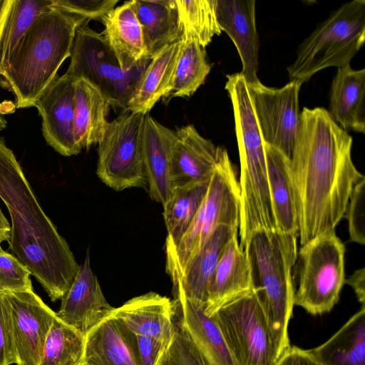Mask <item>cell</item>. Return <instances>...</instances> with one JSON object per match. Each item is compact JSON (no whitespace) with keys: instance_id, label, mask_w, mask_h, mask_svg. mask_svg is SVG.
<instances>
[{"instance_id":"2","label":"cell","mask_w":365,"mask_h":365,"mask_svg":"<svg viewBox=\"0 0 365 365\" xmlns=\"http://www.w3.org/2000/svg\"><path fill=\"white\" fill-rule=\"evenodd\" d=\"M0 197L11 220V254L41 284L52 302L66 294L79 265L68 244L38 203L13 151L0 138Z\"/></svg>"},{"instance_id":"18","label":"cell","mask_w":365,"mask_h":365,"mask_svg":"<svg viewBox=\"0 0 365 365\" xmlns=\"http://www.w3.org/2000/svg\"><path fill=\"white\" fill-rule=\"evenodd\" d=\"M255 0H217L218 24L231 38L240 57V72L248 85L257 77L259 41L256 26Z\"/></svg>"},{"instance_id":"32","label":"cell","mask_w":365,"mask_h":365,"mask_svg":"<svg viewBox=\"0 0 365 365\" xmlns=\"http://www.w3.org/2000/svg\"><path fill=\"white\" fill-rule=\"evenodd\" d=\"M210 180L173 189L163 205L168 236L165 250L175 248L189 229L207 193Z\"/></svg>"},{"instance_id":"38","label":"cell","mask_w":365,"mask_h":365,"mask_svg":"<svg viewBox=\"0 0 365 365\" xmlns=\"http://www.w3.org/2000/svg\"><path fill=\"white\" fill-rule=\"evenodd\" d=\"M118 0H53L54 6L87 21L101 19L115 7Z\"/></svg>"},{"instance_id":"22","label":"cell","mask_w":365,"mask_h":365,"mask_svg":"<svg viewBox=\"0 0 365 365\" xmlns=\"http://www.w3.org/2000/svg\"><path fill=\"white\" fill-rule=\"evenodd\" d=\"M237 236H233L225 246L212 277L205 309L208 316L253 288L250 262Z\"/></svg>"},{"instance_id":"44","label":"cell","mask_w":365,"mask_h":365,"mask_svg":"<svg viewBox=\"0 0 365 365\" xmlns=\"http://www.w3.org/2000/svg\"><path fill=\"white\" fill-rule=\"evenodd\" d=\"M6 125H7L6 120L0 112V132L1 130H3L6 127Z\"/></svg>"},{"instance_id":"37","label":"cell","mask_w":365,"mask_h":365,"mask_svg":"<svg viewBox=\"0 0 365 365\" xmlns=\"http://www.w3.org/2000/svg\"><path fill=\"white\" fill-rule=\"evenodd\" d=\"M364 200L365 178L354 187L344 215L348 222L349 240L359 245L365 243Z\"/></svg>"},{"instance_id":"40","label":"cell","mask_w":365,"mask_h":365,"mask_svg":"<svg viewBox=\"0 0 365 365\" xmlns=\"http://www.w3.org/2000/svg\"><path fill=\"white\" fill-rule=\"evenodd\" d=\"M135 336L141 365H160L169 346L152 337Z\"/></svg>"},{"instance_id":"41","label":"cell","mask_w":365,"mask_h":365,"mask_svg":"<svg viewBox=\"0 0 365 365\" xmlns=\"http://www.w3.org/2000/svg\"><path fill=\"white\" fill-rule=\"evenodd\" d=\"M275 365H322L308 350L289 346L278 359Z\"/></svg>"},{"instance_id":"24","label":"cell","mask_w":365,"mask_h":365,"mask_svg":"<svg viewBox=\"0 0 365 365\" xmlns=\"http://www.w3.org/2000/svg\"><path fill=\"white\" fill-rule=\"evenodd\" d=\"M173 130L155 120L144 116L143 156L150 197L163 205L171 195L169 178L170 152L175 139Z\"/></svg>"},{"instance_id":"12","label":"cell","mask_w":365,"mask_h":365,"mask_svg":"<svg viewBox=\"0 0 365 365\" xmlns=\"http://www.w3.org/2000/svg\"><path fill=\"white\" fill-rule=\"evenodd\" d=\"M225 89L231 99L240 161V182L255 188L268 179L264 142L253 110L247 83L241 74L226 76Z\"/></svg>"},{"instance_id":"28","label":"cell","mask_w":365,"mask_h":365,"mask_svg":"<svg viewBox=\"0 0 365 365\" xmlns=\"http://www.w3.org/2000/svg\"><path fill=\"white\" fill-rule=\"evenodd\" d=\"M272 213L276 230L299 236V225L290 175L289 159L264 143Z\"/></svg>"},{"instance_id":"34","label":"cell","mask_w":365,"mask_h":365,"mask_svg":"<svg viewBox=\"0 0 365 365\" xmlns=\"http://www.w3.org/2000/svg\"><path fill=\"white\" fill-rule=\"evenodd\" d=\"M180 38L205 48L222 30L216 16L217 0H175Z\"/></svg>"},{"instance_id":"26","label":"cell","mask_w":365,"mask_h":365,"mask_svg":"<svg viewBox=\"0 0 365 365\" xmlns=\"http://www.w3.org/2000/svg\"><path fill=\"white\" fill-rule=\"evenodd\" d=\"M110 108L96 86L83 78L75 79L73 135L80 151L102 140L109 125Z\"/></svg>"},{"instance_id":"4","label":"cell","mask_w":365,"mask_h":365,"mask_svg":"<svg viewBox=\"0 0 365 365\" xmlns=\"http://www.w3.org/2000/svg\"><path fill=\"white\" fill-rule=\"evenodd\" d=\"M297 237L276 230H261L252 233L243 248L277 360L290 346L288 325L294 305L293 269L297 259Z\"/></svg>"},{"instance_id":"43","label":"cell","mask_w":365,"mask_h":365,"mask_svg":"<svg viewBox=\"0 0 365 365\" xmlns=\"http://www.w3.org/2000/svg\"><path fill=\"white\" fill-rule=\"evenodd\" d=\"M11 227L0 209V247L1 242L10 241Z\"/></svg>"},{"instance_id":"16","label":"cell","mask_w":365,"mask_h":365,"mask_svg":"<svg viewBox=\"0 0 365 365\" xmlns=\"http://www.w3.org/2000/svg\"><path fill=\"white\" fill-rule=\"evenodd\" d=\"M176 327L189 340L207 365H235L222 333L205 306L187 299L175 290Z\"/></svg>"},{"instance_id":"10","label":"cell","mask_w":365,"mask_h":365,"mask_svg":"<svg viewBox=\"0 0 365 365\" xmlns=\"http://www.w3.org/2000/svg\"><path fill=\"white\" fill-rule=\"evenodd\" d=\"M144 116L130 112L120 115L109 122L98 143L97 175L115 191L148 189L143 156Z\"/></svg>"},{"instance_id":"19","label":"cell","mask_w":365,"mask_h":365,"mask_svg":"<svg viewBox=\"0 0 365 365\" xmlns=\"http://www.w3.org/2000/svg\"><path fill=\"white\" fill-rule=\"evenodd\" d=\"M113 314L135 335L152 337L168 346L176 331L173 302L155 292L129 299L115 308Z\"/></svg>"},{"instance_id":"20","label":"cell","mask_w":365,"mask_h":365,"mask_svg":"<svg viewBox=\"0 0 365 365\" xmlns=\"http://www.w3.org/2000/svg\"><path fill=\"white\" fill-rule=\"evenodd\" d=\"M83 365H141L135 334L112 313L85 336Z\"/></svg>"},{"instance_id":"6","label":"cell","mask_w":365,"mask_h":365,"mask_svg":"<svg viewBox=\"0 0 365 365\" xmlns=\"http://www.w3.org/2000/svg\"><path fill=\"white\" fill-rule=\"evenodd\" d=\"M240 187L236 170L225 148L218 146L217 163L203 202L187 231L175 248L165 250L166 271L174 284L190 259L219 226H240Z\"/></svg>"},{"instance_id":"29","label":"cell","mask_w":365,"mask_h":365,"mask_svg":"<svg viewBox=\"0 0 365 365\" xmlns=\"http://www.w3.org/2000/svg\"><path fill=\"white\" fill-rule=\"evenodd\" d=\"M308 351L322 365H365V307L327 341Z\"/></svg>"},{"instance_id":"42","label":"cell","mask_w":365,"mask_h":365,"mask_svg":"<svg viewBox=\"0 0 365 365\" xmlns=\"http://www.w3.org/2000/svg\"><path fill=\"white\" fill-rule=\"evenodd\" d=\"M345 284L353 289L361 307H365V269L363 267L356 270L348 279H345Z\"/></svg>"},{"instance_id":"13","label":"cell","mask_w":365,"mask_h":365,"mask_svg":"<svg viewBox=\"0 0 365 365\" xmlns=\"http://www.w3.org/2000/svg\"><path fill=\"white\" fill-rule=\"evenodd\" d=\"M4 294L11 318L17 365H39L56 312L34 291Z\"/></svg>"},{"instance_id":"11","label":"cell","mask_w":365,"mask_h":365,"mask_svg":"<svg viewBox=\"0 0 365 365\" xmlns=\"http://www.w3.org/2000/svg\"><path fill=\"white\" fill-rule=\"evenodd\" d=\"M302 83L290 81L282 88L268 87L260 81L248 86L257 122L264 143L292 155L300 122L299 93Z\"/></svg>"},{"instance_id":"15","label":"cell","mask_w":365,"mask_h":365,"mask_svg":"<svg viewBox=\"0 0 365 365\" xmlns=\"http://www.w3.org/2000/svg\"><path fill=\"white\" fill-rule=\"evenodd\" d=\"M115 307L107 302L90 264L89 252L79 265L71 287L61 298L57 317L83 335L110 315Z\"/></svg>"},{"instance_id":"8","label":"cell","mask_w":365,"mask_h":365,"mask_svg":"<svg viewBox=\"0 0 365 365\" xmlns=\"http://www.w3.org/2000/svg\"><path fill=\"white\" fill-rule=\"evenodd\" d=\"M88 23L76 29L66 73L96 86L112 108L127 111L128 102L150 62L130 71L122 69L103 36Z\"/></svg>"},{"instance_id":"35","label":"cell","mask_w":365,"mask_h":365,"mask_svg":"<svg viewBox=\"0 0 365 365\" xmlns=\"http://www.w3.org/2000/svg\"><path fill=\"white\" fill-rule=\"evenodd\" d=\"M85 335L57 315L47 334L39 365H83Z\"/></svg>"},{"instance_id":"14","label":"cell","mask_w":365,"mask_h":365,"mask_svg":"<svg viewBox=\"0 0 365 365\" xmlns=\"http://www.w3.org/2000/svg\"><path fill=\"white\" fill-rule=\"evenodd\" d=\"M75 78L58 75L36 99L34 106L42 118V133L47 144L63 156L81 151L73 135Z\"/></svg>"},{"instance_id":"23","label":"cell","mask_w":365,"mask_h":365,"mask_svg":"<svg viewBox=\"0 0 365 365\" xmlns=\"http://www.w3.org/2000/svg\"><path fill=\"white\" fill-rule=\"evenodd\" d=\"M238 235V228L221 225L209 236L187 262L179 279L173 284L187 299L206 306L209 285L222 252L228 241Z\"/></svg>"},{"instance_id":"27","label":"cell","mask_w":365,"mask_h":365,"mask_svg":"<svg viewBox=\"0 0 365 365\" xmlns=\"http://www.w3.org/2000/svg\"><path fill=\"white\" fill-rule=\"evenodd\" d=\"M180 40L162 48L150 59L128 102L127 111L145 115L172 89Z\"/></svg>"},{"instance_id":"33","label":"cell","mask_w":365,"mask_h":365,"mask_svg":"<svg viewBox=\"0 0 365 365\" xmlns=\"http://www.w3.org/2000/svg\"><path fill=\"white\" fill-rule=\"evenodd\" d=\"M211 70L205 48L190 38H180V48L169 96L189 97L205 81Z\"/></svg>"},{"instance_id":"17","label":"cell","mask_w":365,"mask_h":365,"mask_svg":"<svg viewBox=\"0 0 365 365\" xmlns=\"http://www.w3.org/2000/svg\"><path fill=\"white\" fill-rule=\"evenodd\" d=\"M170 152L169 178L172 187L210 180L218 147L202 137L192 125L175 130Z\"/></svg>"},{"instance_id":"9","label":"cell","mask_w":365,"mask_h":365,"mask_svg":"<svg viewBox=\"0 0 365 365\" xmlns=\"http://www.w3.org/2000/svg\"><path fill=\"white\" fill-rule=\"evenodd\" d=\"M212 316L235 365H275L277 357L270 330L253 288L222 305Z\"/></svg>"},{"instance_id":"39","label":"cell","mask_w":365,"mask_h":365,"mask_svg":"<svg viewBox=\"0 0 365 365\" xmlns=\"http://www.w3.org/2000/svg\"><path fill=\"white\" fill-rule=\"evenodd\" d=\"M17 364L12 322L7 299L0 293V365Z\"/></svg>"},{"instance_id":"25","label":"cell","mask_w":365,"mask_h":365,"mask_svg":"<svg viewBox=\"0 0 365 365\" xmlns=\"http://www.w3.org/2000/svg\"><path fill=\"white\" fill-rule=\"evenodd\" d=\"M365 68L350 64L339 67L330 90L329 109L331 118L344 130L365 132Z\"/></svg>"},{"instance_id":"36","label":"cell","mask_w":365,"mask_h":365,"mask_svg":"<svg viewBox=\"0 0 365 365\" xmlns=\"http://www.w3.org/2000/svg\"><path fill=\"white\" fill-rule=\"evenodd\" d=\"M28 268L0 247V293L34 291Z\"/></svg>"},{"instance_id":"31","label":"cell","mask_w":365,"mask_h":365,"mask_svg":"<svg viewBox=\"0 0 365 365\" xmlns=\"http://www.w3.org/2000/svg\"><path fill=\"white\" fill-rule=\"evenodd\" d=\"M53 0H4L0 5V76L4 74L16 45L37 16Z\"/></svg>"},{"instance_id":"5","label":"cell","mask_w":365,"mask_h":365,"mask_svg":"<svg viewBox=\"0 0 365 365\" xmlns=\"http://www.w3.org/2000/svg\"><path fill=\"white\" fill-rule=\"evenodd\" d=\"M365 40V0L340 6L299 45L287 67L290 81L302 84L329 67L349 64Z\"/></svg>"},{"instance_id":"3","label":"cell","mask_w":365,"mask_h":365,"mask_svg":"<svg viewBox=\"0 0 365 365\" xmlns=\"http://www.w3.org/2000/svg\"><path fill=\"white\" fill-rule=\"evenodd\" d=\"M86 21L53 4L37 16L16 45L3 75L18 108L34 106L70 57L76 29Z\"/></svg>"},{"instance_id":"30","label":"cell","mask_w":365,"mask_h":365,"mask_svg":"<svg viewBox=\"0 0 365 365\" xmlns=\"http://www.w3.org/2000/svg\"><path fill=\"white\" fill-rule=\"evenodd\" d=\"M134 5L150 59L165 46L180 40L175 0H134Z\"/></svg>"},{"instance_id":"21","label":"cell","mask_w":365,"mask_h":365,"mask_svg":"<svg viewBox=\"0 0 365 365\" xmlns=\"http://www.w3.org/2000/svg\"><path fill=\"white\" fill-rule=\"evenodd\" d=\"M101 21L104 26L101 34L122 69L130 71L150 62L134 0L115 7Z\"/></svg>"},{"instance_id":"45","label":"cell","mask_w":365,"mask_h":365,"mask_svg":"<svg viewBox=\"0 0 365 365\" xmlns=\"http://www.w3.org/2000/svg\"><path fill=\"white\" fill-rule=\"evenodd\" d=\"M1 1H0V5H1Z\"/></svg>"},{"instance_id":"7","label":"cell","mask_w":365,"mask_h":365,"mask_svg":"<svg viewBox=\"0 0 365 365\" xmlns=\"http://www.w3.org/2000/svg\"><path fill=\"white\" fill-rule=\"evenodd\" d=\"M345 247L335 230L302 245L297 253L298 287L294 305L311 314L330 312L345 284Z\"/></svg>"},{"instance_id":"1","label":"cell","mask_w":365,"mask_h":365,"mask_svg":"<svg viewBox=\"0 0 365 365\" xmlns=\"http://www.w3.org/2000/svg\"><path fill=\"white\" fill-rule=\"evenodd\" d=\"M353 139L322 107H304L289 159L301 246L335 230L364 176L351 158Z\"/></svg>"}]
</instances>
